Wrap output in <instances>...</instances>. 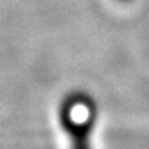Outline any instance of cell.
<instances>
[{
    "instance_id": "obj_1",
    "label": "cell",
    "mask_w": 149,
    "mask_h": 149,
    "mask_svg": "<svg viewBox=\"0 0 149 149\" xmlns=\"http://www.w3.org/2000/svg\"><path fill=\"white\" fill-rule=\"evenodd\" d=\"M97 111L87 94L67 96L59 107V125L65 135L67 149H93V133Z\"/></svg>"
},
{
    "instance_id": "obj_2",
    "label": "cell",
    "mask_w": 149,
    "mask_h": 149,
    "mask_svg": "<svg viewBox=\"0 0 149 149\" xmlns=\"http://www.w3.org/2000/svg\"><path fill=\"white\" fill-rule=\"evenodd\" d=\"M116 1H119V3H129V1H132V0H116Z\"/></svg>"
}]
</instances>
